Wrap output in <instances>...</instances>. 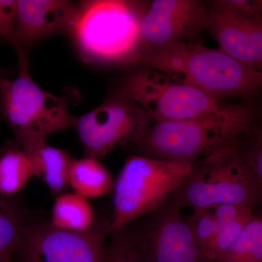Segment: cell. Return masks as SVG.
<instances>
[{"mask_svg":"<svg viewBox=\"0 0 262 262\" xmlns=\"http://www.w3.org/2000/svg\"><path fill=\"white\" fill-rule=\"evenodd\" d=\"M131 64L157 71L218 99L253 94L262 83L259 71L243 64L220 49L195 43L141 46Z\"/></svg>","mask_w":262,"mask_h":262,"instance_id":"6da1fadb","label":"cell"},{"mask_svg":"<svg viewBox=\"0 0 262 262\" xmlns=\"http://www.w3.org/2000/svg\"><path fill=\"white\" fill-rule=\"evenodd\" d=\"M256 113L246 105H220L201 116L154 122L137 144L143 156L193 164L238 140L256 126Z\"/></svg>","mask_w":262,"mask_h":262,"instance_id":"7a4b0ae2","label":"cell"},{"mask_svg":"<svg viewBox=\"0 0 262 262\" xmlns=\"http://www.w3.org/2000/svg\"><path fill=\"white\" fill-rule=\"evenodd\" d=\"M146 3L125 0L82 2L69 34L90 63L131 64L142 46L141 21Z\"/></svg>","mask_w":262,"mask_h":262,"instance_id":"3957f363","label":"cell"},{"mask_svg":"<svg viewBox=\"0 0 262 262\" xmlns=\"http://www.w3.org/2000/svg\"><path fill=\"white\" fill-rule=\"evenodd\" d=\"M18 56V77L0 80V115L11 127L20 149L30 155L51 134L75 127L77 118L68 111L67 98L46 92L33 81L27 55Z\"/></svg>","mask_w":262,"mask_h":262,"instance_id":"277c9868","label":"cell"},{"mask_svg":"<svg viewBox=\"0 0 262 262\" xmlns=\"http://www.w3.org/2000/svg\"><path fill=\"white\" fill-rule=\"evenodd\" d=\"M237 141L194 162L168 201L180 210L223 203L254 208L261 201L262 187L239 158Z\"/></svg>","mask_w":262,"mask_h":262,"instance_id":"5b68a950","label":"cell"},{"mask_svg":"<svg viewBox=\"0 0 262 262\" xmlns=\"http://www.w3.org/2000/svg\"><path fill=\"white\" fill-rule=\"evenodd\" d=\"M192 165L143 155L127 158L114 185L111 232L125 229L133 221L163 206L182 184Z\"/></svg>","mask_w":262,"mask_h":262,"instance_id":"8992f818","label":"cell"},{"mask_svg":"<svg viewBox=\"0 0 262 262\" xmlns=\"http://www.w3.org/2000/svg\"><path fill=\"white\" fill-rule=\"evenodd\" d=\"M116 95L135 102L155 122H178L213 111L220 99L150 69L132 71Z\"/></svg>","mask_w":262,"mask_h":262,"instance_id":"52a82bcc","label":"cell"},{"mask_svg":"<svg viewBox=\"0 0 262 262\" xmlns=\"http://www.w3.org/2000/svg\"><path fill=\"white\" fill-rule=\"evenodd\" d=\"M135 102L115 94L77 119L85 157L99 160L117 146L137 145L154 124Z\"/></svg>","mask_w":262,"mask_h":262,"instance_id":"ba28073f","label":"cell"},{"mask_svg":"<svg viewBox=\"0 0 262 262\" xmlns=\"http://www.w3.org/2000/svg\"><path fill=\"white\" fill-rule=\"evenodd\" d=\"M168 201L147 215L130 237L144 262H213L198 244L184 217Z\"/></svg>","mask_w":262,"mask_h":262,"instance_id":"9c48e42d","label":"cell"},{"mask_svg":"<svg viewBox=\"0 0 262 262\" xmlns=\"http://www.w3.org/2000/svg\"><path fill=\"white\" fill-rule=\"evenodd\" d=\"M110 234V224L83 232L36 227L27 229L20 249L23 262H102Z\"/></svg>","mask_w":262,"mask_h":262,"instance_id":"30bf717a","label":"cell"},{"mask_svg":"<svg viewBox=\"0 0 262 262\" xmlns=\"http://www.w3.org/2000/svg\"><path fill=\"white\" fill-rule=\"evenodd\" d=\"M208 26V10L199 0H155L141 18L142 46L194 43Z\"/></svg>","mask_w":262,"mask_h":262,"instance_id":"8fae6325","label":"cell"},{"mask_svg":"<svg viewBox=\"0 0 262 262\" xmlns=\"http://www.w3.org/2000/svg\"><path fill=\"white\" fill-rule=\"evenodd\" d=\"M210 29L220 50L236 61L261 72V17H248L212 2Z\"/></svg>","mask_w":262,"mask_h":262,"instance_id":"7c38bea8","label":"cell"},{"mask_svg":"<svg viewBox=\"0 0 262 262\" xmlns=\"http://www.w3.org/2000/svg\"><path fill=\"white\" fill-rule=\"evenodd\" d=\"M78 11V4L65 0H17L15 37L18 53L56 34L69 35Z\"/></svg>","mask_w":262,"mask_h":262,"instance_id":"4fadbf2b","label":"cell"},{"mask_svg":"<svg viewBox=\"0 0 262 262\" xmlns=\"http://www.w3.org/2000/svg\"><path fill=\"white\" fill-rule=\"evenodd\" d=\"M34 163L35 176L42 179L53 194H60L69 185L73 158L64 150L44 144L28 155Z\"/></svg>","mask_w":262,"mask_h":262,"instance_id":"5bb4252c","label":"cell"},{"mask_svg":"<svg viewBox=\"0 0 262 262\" xmlns=\"http://www.w3.org/2000/svg\"><path fill=\"white\" fill-rule=\"evenodd\" d=\"M69 184L74 192L89 200L107 194L113 189V181L98 160L84 157L72 162Z\"/></svg>","mask_w":262,"mask_h":262,"instance_id":"9a60e30c","label":"cell"},{"mask_svg":"<svg viewBox=\"0 0 262 262\" xmlns=\"http://www.w3.org/2000/svg\"><path fill=\"white\" fill-rule=\"evenodd\" d=\"M94 211L89 200L75 192L57 196L52 210L51 227L83 232L94 227Z\"/></svg>","mask_w":262,"mask_h":262,"instance_id":"2e32d148","label":"cell"},{"mask_svg":"<svg viewBox=\"0 0 262 262\" xmlns=\"http://www.w3.org/2000/svg\"><path fill=\"white\" fill-rule=\"evenodd\" d=\"M35 177L32 158L20 149H9L0 156V194L8 198L20 192Z\"/></svg>","mask_w":262,"mask_h":262,"instance_id":"e0dca14e","label":"cell"},{"mask_svg":"<svg viewBox=\"0 0 262 262\" xmlns=\"http://www.w3.org/2000/svg\"><path fill=\"white\" fill-rule=\"evenodd\" d=\"M26 232L16 208L0 194V262H12V254L20 248Z\"/></svg>","mask_w":262,"mask_h":262,"instance_id":"ac0fdd59","label":"cell"},{"mask_svg":"<svg viewBox=\"0 0 262 262\" xmlns=\"http://www.w3.org/2000/svg\"><path fill=\"white\" fill-rule=\"evenodd\" d=\"M215 262H262V220L256 215Z\"/></svg>","mask_w":262,"mask_h":262,"instance_id":"d6986e66","label":"cell"},{"mask_svg":"<svg viewBox=\"0 0 262 262\" xmlns=\"http://www.w3.org/2000/svg\"><path fill=\"white\" fill-rule=\"evenodd\" d=\"M239 158L262 187V133L258 126L241 136L237 141Z\"/></svg>","mask_w":262,"mask_h":262,"instance_id":"ffe728a7","label":"cell"},{"mask_svg":"<svg viewBox=\"0 0 262 262\" xmlns=\"http://www.w3.org/2000/svg\"><path fill=\"white\" fill-rule=\"evenodd\" d=\"M256 217L254 212H251L239 217L237 220L220 226L214 241L208 251V256L212 261H216L239 238L248 224L251 223Z\"/></svg>","mask_w":262,"mask_h":262,"instance_id":"44dd1931","label":"cell"},{"mask_svg":"<svg viewBox=\"0 0 262 262\" xmlns=\"http://www.w3.org/2000/svg\"><path fill=\"white\" fill-rule=\"evenodd\" d=\"M184 219L192 231L196 244L208 255L219 228L211 209L210 208H193L192 213Z\"/></svg>","mask_w":262,"mask_h":262,"instance_id":"7402d4cb","label":"cell"},{"mask_svg":"<svg viewBox=\"0 0 262 262\" xmlns=\"http://www.w3.org/2000/svg\"><path fill=\"white\" fill-rule=\"evenodd\" d=\"M110 237L102 262H144L125 229L111 232Z\"/></svg>","mask_w":262,"mask_h":262,"instance_id":"603a6c76","label":"cell"},{"mask_svg":"<svg viewBox=\"0 0 262 262\" xmlns=\"http://www.w3.org/2000/svg\"><path fill=\"white\" fill-rule=\"evenodd\" d=\"M17 0H0V36L17 47L15 17Z\"/></svg>","mask_w":262,"mask_h":262,"instance_id":"cb8c5ba5","label":"cell"},{"mask_svg":"<svg viewBox=\"0 0 262 262\" xmlns=\"http://www.w3.org/2000/svg\"><path fill=\"white\" fill-rule=\"evenodd\" d=\"M253 207L234 203H219L210 207L218 227L253 212Z\"/></svg>","mask_w":262,"mask_h":262,"instance_id":"d4e9b609","label":"cell"},{"mask_svg":"<svg viewBox=\"0 0 262 262\" xmlns=\"http://www.w3.org/2000/svg\"><path fill=\"white\" fill-rule=\"evenodd\" d=\"M216 4L248 17H261L262 2L255 0H217Z\"/></svg>","mask_w":262,"mask_h":262,"instance_id":"484cf974","label":"cell"},{"mask_svg":"<svg viewBox=\"0 0 262 262\" xmlns=\"http://www.w3.org/2000/svg\"><path fill=\"white\" fill-rule=\"evenodd\" d=\"M3 78H4V77H3V74L2 73L1 70H0V80H2Z\"/></svg>","mask_w":262,"mask_h":262,"instance_id":"4316f807","label":"cell"}]
</instances>
